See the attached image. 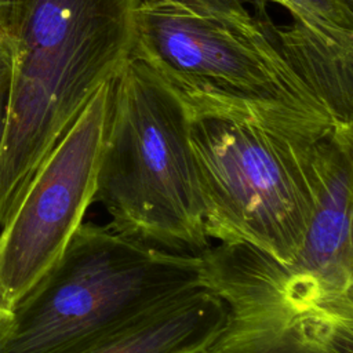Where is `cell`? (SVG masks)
<instances>
[{"mask_svg": "<svg viewBox=\"0 0 353 353\" xmlns=\"http://www.w3.org/2000/svg\"><path fill=\"white\" fill-rule=\"evenodd\" d=\"M132 59L190 119L244 121L302 141L342 124L288 61L279 33L241 0H135Z\"/></svg>", "mask_w": 353, "mask_h": 353, "instance_id": "1", "label": "cell"}, {"mask_svg": "<svg viewBox=\"0 0 353 353\" xmlns=\"http://www.w3.org/2000/svg\"><path fill=\"white\" fill-rule=\"evenodd\" d=\"M11 51L0 143V226L95 91L131 57L135 0H7Z\"/></svg>", "mask_w": 353, "mask_h": 353, "instance_id": "2", "label": "cell"}, {"mask_svg": "<svg viewBox=\"0 0 353 353\" xmlns=\"http://www.w3.org/2000/svg\"><path fill=\"white\" fill-rule=\"evenodd\" d=\"M114 232L148 245L200 254L208 244L190 116L141 61L113 79L94 203Z\"/></svg>", "mask_w": 353, "mask_h": 353, "instance_id": "3", "label": "cell"}, {"mask_svg": "<svg viewBox=\"0 0 353 353\" xmlns=\"http://www.w3.org/2000/svg\"><path fill=\"white\" fill-rule=\"evenodd\" d=\"M199 254L172 252L83 222L0 330V353H65L196 288Z\"/></svg>", "mask_w": 353, "mask_h": 353, "instance_id": "4", "label": "cell"}, {"mask_svg": "<svg viewBox=\"0 0 353 353\" xmlns=\"http://www.w3.org/2000/svg\"><path fill=\"white\" fill-rule=\"evenodd\" d=\"M320 141L244 121L190 119L208 240L241 243L292 261L316 207Z\"/></svg>", "mask_w": 353, "mask_h": 353, "instance_id": "5", "label": "cell"}, {"mask_svg": "<svg viewBox=\"0 0 353 353\" xmlns=\"http://www.w3.org/2000/svg\"><path fill=\"white\" fill-rule=\"evenodd\" d=\"M199 255L204 287L226 309L203 353H353L352 291L241 243Z\"/></svg>", "mask_w": 353, "mask_h": 353, "instance_id": "6", "label": "cell"}, {"mask_svg": "<svg viewBox=\"0 0 353 353\" xmlns=\"http://www.w3.org/2000/svg\"><path fill=\"white\" fill-rule=\"evenodd\" d=\"M113 79L30 176L0 226V305L11 309L50 270L94 203Z\"/></svg>", "mask_w": 353, "mask_h": 353, "instance_id": "7", "label": "cell"}, {"mask_svg": "<svg viewBox=\"0 0 353 353\" xmlns=\"http://www.w3.org/2000/svg\"><path fill=\"white\" fill-rule=\"evenodd\" d=\"M225 316L223 302L200 287L65 353H203Z\"/></svg>", "mask_w": 353, "mask_h": 353, "instance_id": "8", "label": "cell"}, {"mask_svg": "<svg viewBox=\"0 0 353 353\" xmlns=\"http://www.w3.org/2000/svg\"><path fill=\"white\" fill-rule=\"evenodd\" d=\"M252 15L279 33L270 14L290 15L287 52L298 74L309 79L332 62H353V0H241Z\"/></svg>", "mask_w": 353, "mask_h": 353, "instance_id": "9", "label": "cell"}, {"mask_svg": "<svg viewBox=\"0 0 353 353\" xmlns=\"http://www.w3.org/2000/svg\"><path fill=\"white\" fill-rule=\"evenodd\" d=\"M11 51L3 21L0 18V90H7L11 77Z\"/></svg>", "mask_w": 353, "mask_h": 353, "instance_id": "10", "label": "cell"}, {"mask_svg": "<svg viewBox=\"0 0 353 353\" xmlns=\"http://www.w3.org/2000/svg\"><path fill=\"white\" fill-rule=\"evenodd\" d=\"M6 114H7V90H0V143L3 139V132L6 125Z\"/></svg>", "mask_w": 353, "mask_h": 353, "instance_id": "11", "label": "cell"}, {"mask_svg": "<svg viewBox=\"0 0 353 353\" xmlns=\"http://www.w3.org/2000/svg\"><path fill=\"white\" fill-rule=\"evenodd\" d=\"M11 316H12V310L0 305V330L4 325H7V323L11 320Z\"/></svg>", "mask_w": 353, "mask_h": 353, "instance_id": "12", "label": "cell"}, {"mask_svg": "<svg viewBox=\"0 0 353 353\" xmlns=\"http://www.w3.org/2000/svg\"><path fill=\"white\" fill-rule=\"evenodd\" d=\"M6 4H7V0H0V18H1V12H3Z\"/></svg>", "mask_w": 353, "mask_h": 353, "instance_id": "13", "label": "cell"}]
</instances>
